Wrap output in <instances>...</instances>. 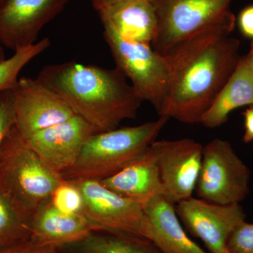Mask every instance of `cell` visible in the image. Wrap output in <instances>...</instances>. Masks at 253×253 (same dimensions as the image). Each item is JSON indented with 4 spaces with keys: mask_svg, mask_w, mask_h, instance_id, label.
Returning a JSON list of instances; mask_svg holds the SVG:
<instances>
[{
    "mask_svg": "<svg viewBox=\"0 0 253 253\" xmlns=\"http://www.w3.org/2000/svg\"><path fill=\"white\" fill-rule=\"evenodd\" d=\"M13 91L15 127L24 139L76 115L59 94L37 78H19Z\"/></svg>",
    "mask_w": 253,
    "mask_h": 253,
    "instance_id": "cell-10",
    "label": "cell"
},
{
    "mask_svg": "<svg viewBox=\"0 0 253 253\" xmlns=\"http://www.w3.org/2000/svg\"><path fill=\"white\" fill-rule=\"evenodd\" d=\"M178 217L211 253H229L226 241L236 226L246 221L240 204L221 205L191 197L178 203Z\"/></svg>",
    "mask_w": 253,
    "mask_h": 253,
    "instance_id": "cell-11",
    "label": "cell"
},
{
    "mask_svg": "<svg viewBox=\"0 0 253 253\" xmlns=\"http://www.w3.org/2000/svg\"><path fill=\"white\" fill-rule=\"evenodd\" d=\"M100 181L113 192L137 203L143 208L156 196H164L159 169L150 147L139 159Z\"/></svg>",
    "mask_w": 253,
    "mask_h": 253,
    "instance_id": "cell-17",
    "label": "cell"
},
{
    "mask_svg": "<svg viewBox=\"0 0 253 253\" xmlns=\"http://www.w3.org/2000/svg\"><path fill=\"white\" fill-rule=\"evenodd\" d=\"M6 59V55H5L4 46L0 44V61H3Z\"/></svg>",
    "mask_w": 253,
    "mask_h": 253,
    "instance_id": "cell-29",
    "label": "cell"
},
{
    "mask_svg": "<svg viewBox=\"0 0 253 253\" xmlns=\"http://www.w3.org/2000/svg\"><path fill=\"white\" fill-rule=\"evenodd\" d=\"M158 28L151 46L166 57L183 41L203 28L233 15V0H151Z\"/></svg>",
    "mask_w": 253,
    "mask_h": 253,
    "instance_id": "cell-6",
    "label": "cell"
},
{
    "mask_svg": "<svg viewBox=\"0 0 253 253\" xmlns=\"http://www.w3.org/2000/svg\"><path fill=\"white\" fill-rule=\"evenodd\" d=\"M169 118L139 126L118 127L93 134L83 146L76 162L61 173L64 179L101 181L114 175L141 158L157 139Z\"/></svg>",
    "mask_w": 253,
    "mask_h": 253,
    "instance_id": "cell-3",
    "label": "cell"
},
{
    "mask_svg": "<svg viewBox=\"0 0 253 253\" xmlns=\"http://www.w3.org/2000/svg\"><path fill=\"white\" fill-rule=\"evenodd\" d=\"M245 56H246L247 62L249 65V67L251 68L253 74V41L251 42V49H250L249 52Z\"/></svg>",
    "mask_w": 253,
    "mask_h": 253,
    "instance_id": "cell-28",
    "label": "cell"
},
{
    "mask_svg": "<svg viewBox=\"0 0 253 253\" xmlns=\"http://www.w3.org/2000/svg\"><path fill=\"white\" fill-rule=\"evenodd\" d=\"M234 14L196 32L166 56L170 86L162 114L184 124H199L235 71L240 41L231 37Z\"/></svg>",
    "mask_w": 253,
    "mask_h": 253,
    "instance_id": "cell-1",
    "label": "cell"
},
{
    "mask_svg": "<svg viewBox=\"0 0 253 253\" xmlns=\"http://www.w3.org/2000/svg\"><path fill=\"white\" fill-rule=\"evenodd\" d=\"M72 180L81 191L84 199L83 214L100 230L147 240V221L140 205L116 194L99 180Z\"/></svg>",
    "mask_w": 253,
    "mask_h": 253,
    "instance_id": "cell-8",
    "label": "cell"
},
{
    "mask_svg": "<svg viewBox=\"0 0 253 253\" xmlns=\"http://www.w3.org/2000/svg\"><path fill=\"white\" fill-rule=\"evenodd\" d=\"M150 149L159 169L165 197L173 204L192 197L201 172L204 146L183 138L156 140Z\"/></svg>",
    "mask_w": 253,
    "mask_h": 253,
    "instance_id": "cell-9",
    "label": "cell"
},
{
    "mask_svg": "<svg viewBox=\"0 0 253 253\" xmlns=\"http://www.w3.org/2000/svg\"><path fill=\"white\" fill-rule=\"evenodd\" d=\"M104 28L126 41L151 45L158 28L156 10L151 0H128L98 11Z\"/></svg>",
    "mask_w": 253,
    "mask_h": 253,
    "instance_id": "cell-15",
    "label": "cell"
},
{
    "mask_svg": "<svg viewBox=\"0 0 253 253\" xmlns=\"http://www.w3.org/2000/svg\"><path fill=\"white\" fill-rule=\"evenodd\" d=\"M252 105L253 74L244 56L200 124L214 129L224 124L234 110Z\"/></svg>",
    "mask_w": 253,
    "mask_h": 253,
    "instance_id": "cell-18",
    "label": "cell"
},
{
    "mask_svg": "<svg viewBox=\"0 0 253 253\" xmlns=\"http://www.w3.org/2000/svg\"><path fill=\"white\" fill-rule=\"evenodd\" d=\"M50 46L49 38H44L31 45L18 48L9 59L0 61V92L14 89L23 68Z\"/></svg>",
    "mask_w": 253,
    "mask_h": 253,
    "instance_id": "cell-20",
    "label": "cell"
},
{
    "mask_svg": "<svg viewBox=\"0 0 253 253\" xmlns=\"http://www.w3.org/2000/svg\"><path fill=\"white\" fill-rule=\"evenodd\" d=\"M0 168L8 187L30 217L49 201L63 180L28 146L15 126L1 148Z\"/></svg>",
    "mask_w": 253,
    "mask_h": 253,
    "instance_id": "cell-4",
    "label": "cell"
},
{
    "mask_svg": "<svg viewBox=\"0 0 253 253\" xmlns=\"http://www.w3.org/2000/svg\"><path fill=\"white\" fill-rule=\"evenodd\" d=\"M125 1H128V0H91V4H92L94 9L98 11L109 5Z\"/></svg>",
    "mask_w": 253,
    "mask_h": 253,
    "instance_id": "cell-27",
    "label": "cell"
},
{
    "mask_svg": "<svg viewBox=\"0 0 253 253\" xmlns=\"http://www.w3.org/2000/svg\"><path fill=\"white\" fill-rule=\"evenodd\" d=\"M15 126L14 96L13 89L0 92V152L5 139Z\"/></svg>",
    "mask_w": 253,
    "mask_h": 253,
    "instance_id": "cell-23",
    "label": "cell"
},
{
    "mask_svg": "<svg viewBox=\"0 0 253 253\" xmlns=\"http://www.w3.org/2000/svg\"><path fill=\"white\" fill-rule=\"evenodd\" d=\"M61 246L52 244H44L30 239L1 250L0 253H59Z\"/></svg>",
    "mask_w": 253,
    "mask_h": 253,
    "instance_id": "cell-24",
    "label": "cell"
},
{
    "mask_svg": "<svg viewBox=\"0 0 253 253\" xmlns=\"http://www.w3.org/2000/svg\"><path fill=\"white\" fill-rule=\"evenodd\" d=\"M244 117L245 131L243 141L250 143L253 141V105L250 106L243 113Z\"/></svg>",
    "mask_w": 253,
    "mask_h": 253,
    "instance_id": "cell-26",
    "label": "cell"
},
{
    "mask_svg": "<svg viewBox=\"0 0 253 253\" xmlns=\"http://www.w3.org/2000/svg\"><path fill=\"white\" fill-rule=\"evenodd\" d=\"M238 25L241 34L253 41V4L246 6L240 12Z\"/></svg>",
    "mask_w": 253,
    "mask_h": 253,
    "instance_id": "cell-25",
    "label": "cell"
},
{
    "mask_svg": "<svg viewBox=\"0 0 253 253\" xmlns=\"http://www.w3.org/2000/svg\"><path fill=\"white\" fill-rule=\"evenodd\" d=\"M174 205L158 196L144 206L146 239L162 253H208L186 234Z\"/></svg>",
    "mask_w": 253,
    "mask_h": 253,
    "instance_id": "cell-14",
    "label": "cell"
},
{
    "mask_svg": "<svg viewBox=\"0 0 253 253\" xmlns=\"http://www.w3.org/2000/svg\"><path fill=\"white\" fill-rule=\"evenodd\" d=\"M37 78L99 132L116 129L126 120L135 119L142 102L116 67L66 61L44 66Z\"/></svg>",
    "mask_w": 253,
    "mask_h": 253,
    "instance_id": "cell-2",
    "label": "cell"
},
{
    "mask_svg": "<svg viewBox=\"0 0 253 253\" xmlns=\"http://www.w3.org/2000/svg\"><path fill=\"white\" fill-rule=\"evenodd\" d=\"M69 0H0V44L15 51L31 45Z\"/></svg>",
    "mask_w": 253,
    "mask_h": 253,
    "instance_id": "cell-12",
    "label": "cell"
},
{
    "mask_svg": "<svg viewBox=\"0 0 253 253\" xmlns=\"http://www.w3.org/2000/svg\"><path fill=\"white\" fill-rule=\"evenodd\" d=\"M251 172L229 141L214 139L204 146L196 184L198 198L214 204H240L250 192Z\"/></svg>",
    "mask_w": 253,
    "mask_h": 253,
    "instance_id": "cell-7",
    "label": "cell"
},
{
    "mask_svg": "<svg viewBox=\"0 0 253 253\" xmlns=\"http://www.w3.org/2000/svg\"><path fill=\"white\" fill-rule=\"evenodd\" d=\"M104 37L116 68L130 81L141 101L149 102L161 116L170 86L167 60L150 44L126 41L108 28H104Z\"/></svg>",
    "mask_w": 253,
    "mask_h": 253,
    "instance_id": "cell-5",
    "label": "cell"
},
{
    "mask_svg": "<svg viewBox=\"0 0 253 253\" xmlns=\"http://www.w3.org/2000/svg\"><path fill=\"white\" fill-rule=\"evenodd\" d=\"M30 219L8 187L0 168V251L31 239Z\"/></svg>",
    "mask_w": 253,
    "mask_h": 253,
    "instance_id": "cell-19",
    "label": "cell"
},
{
    "mask_svg": "<svg viewBox=\"0 0 253 253\" xmlns=\"http://www.w3.org/2000/svg\"><path fill=\"white\" fill-rule=\"evenodd\" d=\"M30 229L32 241L59 246L80 241L92 231L100 230L84 214L61 212L50 201L32 214Z\"/></svg>",
    "mask_w": 253,
    "mask_h": 253,
    "instance_id": "cell-16",
    "label": "cell"
},
{
    "mask_svg": "<svg viewBox=\"0 0 253 253\" xmlns=\"http://www.w3.org/2000/svg\"><path fill=\"white\" fill-rule=\"evenodd\" d=\"M229 253H253V223L246 221L236 226L226 241Z\"/></svg>",
    "mask_w": 253,
    "mask_h": 253,
    "instance_id": "cell-22",
    "label": "cell"
},
{
    "mask_svg": "<svg viewBox=\"0 0 253 253\" xmlns=\"http://www.w3.org/2000/svg\"><path fill=\"white\" fill-rule=\"evenodd\" d=\"M97 129L77 115L24 139L54 170L61 174L76 162L83 146Z\"/></svg>",
    "mask_w": 253,
    "mask_h": 253,
    "instance_id": "cell-13",
    "label": "cell"
},
{
    "mask_svg": "<svg viewBox=\"0 0 253 253\" xmlns=\"http://www.w3.org/2000/svg\"><path fill=\"white\" fill-rule=\"evenodd\" d=\"M49 201L61 212L68 214H83L84 199L81 191L72 180L63 179L54 190Z\"/></svg>",
    "mask_w": 253,
    "mask_h": 253,
    "instance_id": "cell-21",
    "label": "cell"
}]
</instances>
